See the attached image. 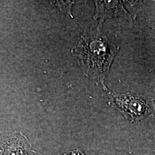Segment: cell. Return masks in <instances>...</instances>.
<instances>
[{
    "label": "cell",
    "instance_id": "cell-2",
    "mask_svg": "<svg viewBox=\"0 0 155 155\" xmlns=\"http://www.w3.org/2000/svg\"><path fill=\"white\" fill-rule=\"evenodd\" d=\"M32 150L29 140L21 132H15L0 139V155H29Z\"/></svg>",
    "mask_w": 155,
    "mask_h": 155
},
{
    "label": "cell",
    "instance_id": "cell-3",
    "mask_svg": "<svg viewBox=\"0 0 155 155\" xmlns=\"http://www.w3.org/2000/svg\"><path fill=\"white\" fill-rule=\"evenodd\" d=\"M63 155H85V154L80 150H74L69 151Z\"/></svg>",
    "mask_w": 155,
    "mask_h": 155
},
{
    "label": "cell",
    "instance_id": "cell-4",
    "mask_svg": "<svg viewBox=\"0 0 155 155\" xmlns=\"http://www.w3.org/2000/svg\"><path fill=\"white\" fill-rule=\"evenodd\" d=\"M29 155H43L42 153H40L39 152H37V151H36V150H32L31 151H30V152H29Z\"/></svg>",
    "mask_w": 155,
    "mask_h": 155
},
{
    "label": "cell",
    "instance_id": "cell-1",
    "mask_svg": "<svg viewBox=\"0 0 155 155\" xmlns=\"http://www.w3.org/2000/svg\"><path fill=\"white\" fill-rule=\"evenodd\" d=\"M114 105L122 114L131 121H139L147 116L150 108L145 100L132 95H113Z\"/></svg>",
    "mask_w": 155,
    "mask_h": 155
}]
</instances>
